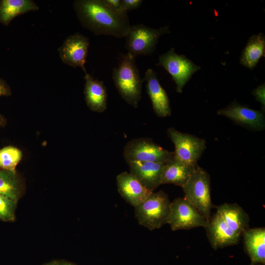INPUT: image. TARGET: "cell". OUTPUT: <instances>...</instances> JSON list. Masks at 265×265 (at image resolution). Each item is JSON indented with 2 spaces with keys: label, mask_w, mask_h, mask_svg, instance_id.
<instances>
[{
  "label": "cell",
  "mask_w": 265,
  "mask_h": 265,
  "mask_svg": "<svg viewBox=\"0 0 265 265\" xmlns=\"http://www.w3.org/2000/svg\"><path fill=\"white\" fill-rule=\"evenodd\" d=\"M73 7L82 26L96 35L125 37L130 28L127 13L111 8L103 0H76Z\"/></svg>",
  "instance_id": "cell-1"
},
{
  "label": "cell",
  "mask_w": 265,
  "mask_h": 265,
  "mask_svg": "<svg viewBox=\"0 0 265 265\" xmlns=\"http://www.w3.org/2000/svg\"><path fill=\"white\" fill-rule=\"evenodd\" d=\"M112 79L121 97L128 104L137 107L141 100L143 80L135 58L128 54L122 56L112 72Z\"/></svg>",
  "instance_id": "cell-2"
},
{
  "label": "cell",
  "mask_w": 265,
  "mask_h": 265,
  "mask_svg": "<svg viewBox=\"0 0 265 265\" xmlns=\"http://www.w3.org/2000/svg\"><path fill=\"white\" fill-rule=\"evenodd\" d=\"M171 202L167 195L160 190L151 194L135 207V217L138 223L152 231L168 223Z\"/></svg>",
  "instance_id": "cell-3"
},
{
  "label": "cell",
  "mask_w": 265,
  "mask_h": 265,
  "mask_svg": "<svg viewBox=\"0 0 265 265\" xmlns=\"http://www.w3.org/2000/svg\"><path fill=\"white\" fill-rule=\"evenodd\" d=\"M182 188L185 198L209 221L212 208L209 174L197 165L189 179Z\"/></svg>",
  "instance_id": "cell-4"
},
{
  "label": "cell",
  "mask_w": 265,
  "mask_h": 265,
  "mask_svg": "<svg viewBox=\"0 0 265 265\" xmlns=\"http://www.w3.org/2000/svg\"><path fill=\"white\" fill-rule=\"evenodd\" d=\"M170 32L168 26L156 29L142 24L131 26L125 37L127 54L135 58L139 55L152 54L160 37Z\"/></svg>",
  "instance_id": "cell-5"
},
{
  "label": "cell",
  "mask_w": 265,
  "mask_h": 265,
  "mask_svg": "<svg viewBox=\"0 0 265 265\" xmlns=\"http://www.w3.org/2000/svg\"><path fill=\"white\" fill-rule=\"evenodd\" d=\"M174 155L149 138H139L129 141L125 146L124 157L127 163L133 161L165 163Z\"/></svg>",
  "instance_id": "cell-6"
},
{
  "label": "cell",
  "mask_w": 265,
  "mask_h": 265,
  "mask_svg": "<svg viewBox=\"0 0 265 265\" xmlns=\"http://www.w3.org/2000/svg\"><path fill=\"white\" fill-rule=\"evenodd\" d=\"M163 67L171 76L176 85V91L181 93L192 76L201 67L183 54H177L174 48L159 56L156 64Z\"/></svg>",
  "instance_id": "cell-7"
},
{
  "label": "cell",
  "mask_w": 265,
  "mask_h": 265,
  "mask_svg": "<svg viewBox=\"0 0 265 265\" xmlns=\"http://www.w3.org/2000/svg\"><path fill=\"white\" fill-rule=\"evenodd\" d=\"M168 224L172 231H175L198 227L206 228L208 221L187 200L179 197L171 203Z\"/></svg>",
  "instance_id": "cell-8"
},
{
  "label": "cell",
  "mask_w": 265,
  "mask_h": 265,
  "mask_svg": "<svg viewBox=\"0 0 265 265\" xmlns=\"http://www.w3.org/2000/svg\"><path fill=\"white\" fill-rule=\"evenodd\" d=\"M167 133L175 146L174 155L186 163L197 165L198 160L206 149L205 140L182 133L173 128L168 129Z\"/></svg>",
  "instance_id": "cell-9"
},
{
  "label": "cell",
  "mask_w": 265,
  "mask_h": 265,
  "mask_svg": "<svg viewBox=\"0 0 265 265\" xmlns=\"http://www.w3.org/2000/svg\"><path fill=\"white\" fill-rule=\"evenodd\" d=\"M89 46V39L77 32L68 36L58 51L64 63L75 68L80 67L85 73V64Z\"/></svg>",
  "instance_id": "cell-10"
},
{
  "label": "cell",
  "mask_w": 265,
  "mask_h": 265,
  "mask_svg": "<svg viewBox=\"0 0 265 265\" xmlns=\"http://www.w3.org/2000/svg\"><path fill=\"white\" fill-rule=\"evenodd\" d=\"M217 114L255 130H262L265 127V116L263 112L244 106L236 101L218 110Z\"/></svg>",
  "instance_id": "cell-11"
},
{
  "label": "cell",
  "mask_w": 265,
  "mask_h": 265,
  "mask_svg": "<svg viewBox=\"0 0 265 265\" xmlns=\"http://www.w3.org/2000/svg\"><path fill=\"white\" fill-rule=\"evenodd\" d=\"M116 182L118 190L121 196L134 208L145 201L153 192L127 171L118 175Z\"/></svg>",
  "instance_id": "cell-12"
},
{
  "label": "cell",
  "mask_w": 265,
  "mask_h": 265,
  "mask_svg": "<svg viewBox=\"0 0 265 265\" xmlns=\"http://www.w3.org/2000/svg\"><path fill=\"white\" fill-rule=\"evenodd\" d=\"M212 247L215 250L237 244L240 237L232 231L216 212L205 228Z\"/></svg>",
  "instance_id": "cell-13"
},
{
  "label": "cell",
  "mask_w": 265,
  "mask_h": 265,
  "mask_svg": "<svg viewBox=\"0 0 265 265\" xmlns=\"http://www.w3.org/2000/svg\"><path fill=\"white\" fill-rule=\"evenodd\" d=\"M127 163L130 167V173L150 191L153 192L161 185L164 163L141 161Z\"/></svg>",
  "instance_id": "cell-14"
},
{
  "label": "cell",
  "mask_w": 265,
  "mask_h": 265,
  "mask_svg": "<svg viewBox=\"0 0 265 265\" xmlns=\"http://www.w3.org/2000/svg\"><path fill=\"white\" fill-rule=\"evenodd\" d=\"M144 80L146 82L147 92L156 115L160 117L170 116L171 109L169 100L165 90L159 81L156 73L151 68L147 69Z\"/></svg>",
  "instance_id": "cell-15"
},
{
  "label": "cell",
  "mask_w": 265,
  "mask_h": 265,
  "mask_svg": "<svg viewBox=\"0 0 265 265\" xmlns=\"http://www.w3.org/2000/svg\"><path fill=\"white\" fill-rule=\"evenodd\" d=\"M84 94L87 106L91 110L101 113L107 107V94L103 81L94 79L87 72L84 76Z\"/></svg>",
  "instance_id": "cell-16"
},
{
  "label": "cell",
  "mask_w": 265,
  "mask_h": 265,
  "mask_svg": "<svg viewBox=\"0 0 265 265\" xmlns=\"http://www.w3.org/2000/svg\"><path fill=\"white\" fill-rule=\"evenodd\" d=\"M196 166L182 161L174 153L164 163L161 184H172L183 187L193 173Z\"/></svg>",
  "instance_id": "cell-17"
},
{
  "label": "cell",
  "mask_w": 265,
  "mask_h": 265,
  "mask_svg": "<svg viewBox=\"0 0 265 265\" xmlns=\"http://www.w3.org/2000/svg\"><path fill=\"white\" fill-rule=\"evenodd\" d=\"M217 212L228 226L240 237L249 228V218L237 204H223L216 208Z\"/></svg>",
  "instance_id": "cell-18"
},
{
  "label": "cell",
  "mask_w": 265,
  "mask_h": 265,
  "mask_svg": "<svg viewBox=\"0 0 265 265\" xmlns=\"http://www.w3.org/2000/svg\"><path fill=\"white\" fill-rule=\"evenodd\" d=\"M246 250L252 263L265 262V229L248 228L242 233Z\"/></svg>",
  "instance_id": "cell-19"
},
{
  "label": "cell",
  "mask_w": 265,
  "mask_h": 265,
  "mask_svg": "<svg viewBox=\"0 0 265 265\" xmlns=\"http://www.w3.org/2000/svg\"><path fill=\"white\" fill-rule=\"evenodd\" d=\"M39 8L31 0H0V23L8 26L17 16Z\"/></svg>",
  "instance_id": "cell-20"
},
{
  "label": "cell",
  "mask_w": 265,
  "mask_h": 265,
  "mask_svg": "<svg viewBox=\"0 0 265 265\" xmlns=\"http://www.w3.org/2000/svg\"><path fill=\"white\" fill-rule=\"evenodd\" d=\"M265 36L262 33L249 38L239 59L241 65L252 70L265 56Z\"/></svg>",
  "instance_id": "cell-21"
},
{
  "label": "cell",
  "mask_w": 265,
  "mask_h": 265,
  "mask_svg": "<svg viewBox=\"0 0 265 265\" xmlns=\"http://www.w3.org/2000/svg\"><path fill=\"white\" fill-rule=\"evenodd\" d=\"M22 185L16 171L0 170V194L17 203Z\"/></svg>",
  "instance_id": "cell-22"
},
{
  "label": "cell",
  "mask_w": 265,
  "mask_h": 265,
  "mask_svg": "<svg viewBox=\"0 0 265 265\" xmlns=\"http://www.w3.org/2000/svg\"><path fill=\"white\" fill-rule=\"evenodd\" d=\"M22 156V151L15 147L8 146L0 149V168L3 170L15 171Z\"/></svg>",
  "instance_id": "cell-23"
},
{
  "label": "cell",
  "mask_w": 265,
  "mask_h": 265,
  "mask_svg": "<svg viewBox=\"0 0 265 265\" xmlns=\"http://www.w3.org/2000/svg\"><path fill=\"white\" fill-rule=\"evenodd\" d=\"M17 203L0 194V219L13 221L15 218Z\"/></svg>",
  "instance_id": "cell-24"
},
{
  "label": "cell",
  "mask_w": 265,
  "mask_h": 265,
  "mask_svg": "<svg viewBox=\"0 0 265 265\" xmlns=\"http://www.w3.org/2000/svg\"><path fill=\"white\" fill-rule=\"evenodd\" d=\"M142 1L141 0H121L118 10L127 13L128 10L135 9L140 7Z\"/></svg>",
  "instance_id": "cell-25"
},
{
  "label": "cell",
  "mask_w": 265,
  "mask_h": 265,
  "mask_svg": "<svg viewBox=\"0 0 265 265\" xmlns=\"http://www.w3.org/2000/svg\"><path fill=\"white\" fill-rule=\"evenodd\" d=\"M10 88L5 80L0 77V97L8 96L11 95ZM4 118L0 114V127L4 124Z\"/></svg>",
  "instance_id": "cell-26"
},
{
  "label": "cell",
  "mask_w": 265,
  "mask_h": 265,
  "mask_svg": "<svg viewBox=\"0 0 265 265\" xmlns=\"http://www.w3.org/2000/svg\"><path fill=\"white\" fill-rule=\"evenodd\" d=\"M252 94L255 96L257 101H259L262 105V108L265 109V83L259 86L253 90L252 92Z\"/></svg>",
  "instance_id": "cell-27"
},
{
  "label": "cell",
  "mask_w": 265,
  "mask_h": 265,
  "mask_svg": "<svg viewBox=\"0 0 265 265\" xmlns=\"http://www.w3.org/2000/svg\"><path fill=\"white\" fill-rule=\"evenodd\" d=\"M104 2L111 8L118 10L120 8L121 0H103Z\"/></svg>",
  "instance_id": "cell-28"
},
{
  "label": "cell",
  "mask_w": 265,
  "mask_h": 265,
  "mask_svg": "<svg viewBox=\"0 0 265 265\" xmlns=\"http://www.w3.org/2000/svg\"><path fill=\"white\" fill-rule=\"evenodd\" d=\"M58 265H75L68 262H62L61 263L59 262Z\"/></svg>",
  "instance_id": "cell-29"
},
{
  "label": "cell",
  "mask_w": 265,
  "mask_h": 265,
  "mask_svg": "<svg viewBox=\"0 0 265 265\" xmlns=\"http://www.w3.org/2000/svg\"><path fill=\"white\" fill-rule=\"evenodd\" d=\"M58 263L59 262L56 261H53L52 262H50L48 263L45 264L44 265H58Z\"/></svg>",
  "instance_id": "cell-30"
},
{
  "label": "cell",
  "mask_w": 265,
  "mask_h": 265,
  "mask_svg": "<svg viewBox=\"0 0 265 265\" xmlns=\"http://www.w3.org/2000/svg\"><path fill=\"white\" fill-rule=\"evenodd\" d=\"M250 265H263V264L252 263Z\"/></svg>",
  "instance_id": "cell-31"
}]
</instances>
